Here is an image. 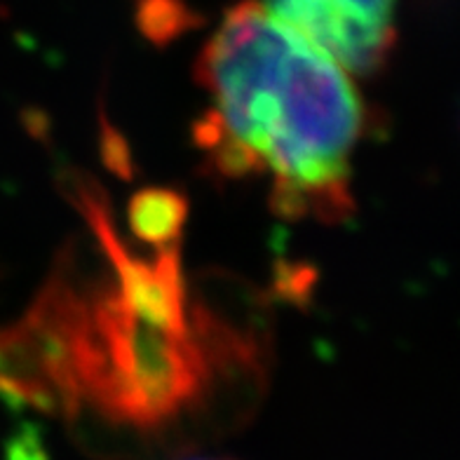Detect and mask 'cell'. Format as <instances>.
I'll return each mask as SVG.
<instances>
[{"instance_id": "6da1fadb", "label": "cell", "mask_w": 460, "mask_h": 460, "mask_svg": "<svg viewBox=\"0 0 460 460\" xmlns=\"http://www.w3.org/2000/svg\"><path fill=\"white\" fill-rule=\"evenodd\" d=\"M195 80L207 109L193 139L214 174L259 179L289 221L341 224L355 212L352 158L369 111L327 52L243 0L207 38Z\"/></svg>"}, {"instance_id": "7a4b0ae2", "label": "cell", "mask_w": 460, "mask_h": 460, "mask_svg": "<svg viewBox=\"0 0 460 460\" xmlns=\"http://www.w3.org/2000/svg\"><path fill=\"white\" fill-rule=\"evenodd\" d=\"M99 230L118 268L115 287L94 310V322L102 324L94 333L103 343H61L19 322L0 332V381L52 355L73 350L83 358L90 352L97 362L106 355L97 371L106 374V381L92 404L115 423L153 430L174 420L202 383L195 376V348L186 339L179 261L174 249L155 261L134 259L115 243L109 221H102Z\"/></svg>"}, {"instance_id": "3957f363", "label": "cell", "mask_w": 460, "mask_h": 460, "mask_svg": "<svg viewBox=\"0 0 460 460\" xmlns=\"http://www.w3.org/2000/svg\"><path fill=\"white\" fill-rule=\"evenodd\" d=\"M263 5L355 75L381 71L397 40V0H266Z\"/></svg>"}, {"instance_id": "277c9868", "label": "cell", "mask_w": 460, "mask_h": 460, "mask_svg": "<svg viewBox=\"0 0 460 460\" xmlns=\"http://www.w3.org/2000/svg\"><path fill=\"white\" fill-rule=\"evenodd\" d=\"M195 460H228V458H195Z\"/></svg>"}]
</instances>
